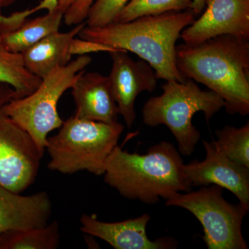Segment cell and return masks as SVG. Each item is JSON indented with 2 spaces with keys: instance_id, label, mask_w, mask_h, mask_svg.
<instances>
[{
  "instance_id": "6da1fadb",
  "label": "cell",
  "mask_w": 249,
  "mask_h": 249,
  "mask_svg": "<svg viewBox=\"0 0 249 249\" xmlns=\"http://www.w3.org/2000/svg\"><path fill=\"white\" fill-rule=\"evenodd\" d=\"M178 70L222 98L229 114H249V42L234 36L176 47Z\"/></svg>"
},
{
  "instance_id": "7a4b0ae2",
  "label": "cell",
  "mask_w": 249,
  "mask_h": 249,
  "mask_svg": "<svg viewBox=\"0 0 249 249\" xmlns=\"http://www.w3.org/2000/svg\"><path fill=\"white\" fill-rule=\"evenodd\" d=\"M192 10L143 16L127 22H112L102 27L85 26L80 38L137 54L150 64L157 79H186L176 62V42L185 28L196 19Z\"/></svg>"
},
{
  "instance_id": "3957f363",
  "label": "cell",
  "mask_w": 249,
  "mask_h": 249,
  "mask_svg": "<svg viewBox=\"0 0 249 249\" xmlns=\"http://www.w3.org/2000/svg\"><path fill=\"white\" fill-rule=\"evenodd\" d=\"M179 152L168 142L150 147L145 155L117 145L106 162L104 181L126 199L155 204L191 191Z\"/></svg>"
},
{
  "instance_id": "277c9868",
  "label": "cell",
  "mask_w": 249,
  "mask_h": 249,
  "mask_svg": "<svg viewBox=\"0 0 249 249\" xmlns=\"http://www.w3.org/2000/svg\"><path fill=\"white\" fill-rule=\"evenodd\" d=\"M124 126L73 116L63 121L58 133L48 137L45 150L48 168L63 175L88 171L104 175L109 156L118 145Z\"/></svg>"
},
{
  "instance_id": "5b68a950",
  "label": "cell",
  "mask_w": 249,
  "mask_h": 249,
  "mask_svg": "<svg viewBox=\"0 0 249 249\" xmlns=\"http://www.w3.org/2000/svg\"><path fill=\"white\" fill-rule=\"evenodd\" d=\"M163 93L147 101L142 108V120L150 127L165 124L178 142L181 155L194 152L200 132L193 125V116L203 111L207 122L224 107L220 96L211 90L204 91L190 78L183 82L166 81Z\"/></svg>"
},
{
  "instance_id": "8992f818",
  "label": "cell",
  "mask_w": 249,
  "mask_h": 249,
  "mask_svg": "<svg viewBox=\"0 0 249 249\" xmlns=\"http://www.w3.org/2000/svg\"><path fill=\"white\" fill-rule=\"evenodd\" d=\"M91 61L92 58L88 54L79 55L42 78L34 92L11 100L1 110L30 134L37 146L45 152L49 133L63 124L58 111L59 100L67 90L71 89Z\"/></svg>"
},
{
  "instance_id": "52a82bcc",
  "label": "cell",
  "mask_w": 249,
  "mask_h": 249,
  "mask_svg": "<svg viewBox=\"0 0 249 249\" xmlns=\"http://www.w3.org/2000/svg\"><path fill=\"white\" fill-rule=\"evenodd\" d=\"M223 190L216 185L202 186L196 191L178 193L165 205L182 208L196 218L202 226V239L208 249H248L242 226L249 209L240 203L228 202Z\"/></svg>"
},
{
  "instance_id": "ba28073f",
  "label": "cell",
  "mask_w": 249,
  "mask_h": 249,
  "mask_svg": "<svg viewBox=\"0 0 249 249\" xmlns=\"http://www.w3.org/2000/svg\"><path fill=\"white\" fill-rule=\"evenodd\" d=\"M44 151L0 108V186L22 193L35 182Z\"/></svg>"
},
{
  "instance_id": "9c48e42d",
  "label": "cell",
  "mask_w": 249,
  "mask_h": 249,
  "mask_svg": "<svg viewBox=\"0 0 249 249\" xmlns=\"http://www.w3.org/2000/svg\"><path fill=\"white\" fill-rule=\"evenodd\" d=\"M201 17L181 32L185 45L229 35L249 40V0H208Z\"/></svg>"
},
{
  "instance_id": "30bf717a",
  "label": "cell",
  "mask_w": 249,
  "mask_h": 249,
  "mask_svg": "<svg viewBox=\"0 0 249 249\" xmlns=\"http://www.w3.org/2000/svg\"><path fill=\"white\" fill-rule=\"evenodd\" d=\"M206 157L183 165L185 175L193 187L216 185L237 196L240 204L249 209V168L228 158L214 146L203 141Z\"/></svg>"
},
{
  "instance_id": "8fae6325",
  "label": "cell",
  "mask_w": 249,
  "mask_h": 249,
  "mask_svg": "<svg viewBox=\"0 0 249 249\" xmlns=\"http://www.w3.org/2000/svg\"><path fill=\"white\" fill-rule=\"evenodd\" d=\"M112 65L109 82L120 115L130 128L136 120V99L143 91L153 92L157 86L155 70L145 60L134 61L127 52L119 49L109 52Z\"/></svg>"
},
{
  "instance_id": "7c38bea8",
  "label": "cell",
  "mask_w": 249,
  "mask_h": 249,
  "mask_svg": "<svg viewBox=\"0 0 249 249\" xmlns=\"http://www.w3.org/2000/svg\"><path fill=\"white\" fill-rule=\"evenodd\" d=\"M151 219L147 213L139 217L117 222L98 220L96 215L84 214L80 219V231L85 235L98 237L115 249H172L178 242L170 237L151 240L146 228Z\"/></svg>"
},
{
  "instance_id": "4fadbf2b",
  "label": "cell",
  "mask_w": 249,
  "mask_h": 249,
  "mask_svg": "<svg viewBox=\"0 0 249 249\" xmlns=\"http://www.w3.org/2000/svg\"><path fill=\"white\" fill-rule=\"evenodd\" d=\"M71 89L75 116L106 124L117 122L119 109L108 76L83 71Z\"/></svg>"
},
{
  "instance_id": "5bb4252c",
  "label": "cell",
  "mask_w": 249,
  "mask_h": 249,
  "mask_svg": "<svg viewBox=\"0 0 249 249\" xmlns=\"http://www.w3.org/2000/svg\"><path fill=\"white\" fill-rule=\"evenodd\" d=\"M52 210L47 192L24 196L0 186V237L9 231L47 225Z\"/></svg>"
},
{
  "instance_id": "9a60e30c",
  "label": "cell",
  "mask_w": 249,
  "mask_h": 249,
  "mask_svg": "<svg viewBox=\"0 0 249 249\" xmlns=\"http://www.w3.org/2000/svg\"><path fill=\"white\" fill-rule=\"evenodd\" d=\"M86 25L84 22L69 32L54 33L24 51L22 58L27 70L42 79L55 69L70 63L71 41Z\"/></svg>"
},
{
  "instance_id": "2e32d148",
  "label": "cell",
  "mask_w": 249,
  "mask_h": 249,
  "mask_svg": "<svg viewBox=\"0 0 249 249\" xmlns=\"http://www.w3.org/2000/svg\"><path fill=\"white\" fill-rule=\"evenodd\" d=\"M64 15L62 11L55 10L45 16L25 21L16 30L1 33L5 45L12 52L23 53L44 37L58 32Z\"/></svg>"
},
{
  "instance_id": "e0dca14e",
  "label": "cell",
  "mask_w": 249,
  "mask_h": 249,
  "mask_svg": "<svg viewBox=\"0 0 249 249\" xmlns=\"http://www.w3.org/2000/svg\"><path fill=\"white\" fill-rule=\"evenodd\" d=\"M41 80L27 70L22 53L8 49L0 32V84L9 85L17 99L34 92Z\"/></svg>"
},
{
  "instance_id": "ac0fdd59",
  "label": "cell",
  "mask_w": 249,
  "mask_h": 249,
  "mask_svg": "<svg viewBox=\"0 0 249 249\" xmlns=\"http://www.w3.org/2000/svg\"><path fill=\"white\" fill-rule=\"evenodd\" d=\"M58 221L41 227L16 229L0 237V249H56L60 245Z\"/></svg>"
},
{
  "instance_id": "d6986e66",
  "label": "cell",
  "mask_w": 249,
  "mask_h": 249,
  "mask_svg": "<svg viewBox=\"0 0 249 249\" xmlns=\"http://www.w3.org/2000/svg\"><path fill=\"white\" fill-rule=\"evenodd\" d=\"M214 146L228 158L249 168V124L241 127L226 125L215 132Z\"/></svg>"
},
{
  "instance_id": "ffe728a7",
  "label": "cell",
  "mask_w": 249,
  "mask_h": 249,
  "mask_svg": "<svg viewBox=\"0 0 249 249\" xmlns=\"http://www.w3.org/2000/svg\"><path fill=\"white\" fill-rule=\"evenodd\" d=\"M193 0H130L114 22H127L143 16L191 10Z\"/></svg>"
},
{
  "instance_id": "44dd1931",
  "label": "cell",
  "mask_w": 249,
  "mask_h": 249,
  "mask_svg": "<svg viewBox=\"0 0 249 249\" xmlns=\"http://www.w3.org/2000/svg\"><path fill=\"white\" fill-rule=\"evenodd\" d=\"M130 0H94L87 16V26L102 27L114 22Z\"/></svg>"
},
{
  "instance_id": "7402d4cb",
  "label": "cell",
  "mask_w": 249,
  "mask_h": 249,
  "mask_svg": "<svg viewBox=\"0 0 249 249\" xmlns=\"http://www.w3.org/2000/svg\"><path fill=\"white\" fill-rule=\"evenodd\" d=\"M93 1L94 0H78L64 15L65 24L68 26H76L85 22Z\"/></svg>"
},
{
  "instance_id": "603a6c76",
  "label": "cell",
  "mask_w": 249,
  "mask_h": 249,
  "mask_svg": "<svg viewBox=\"0 0 249 249\" xmlns=\"http://www.w3.org/2000/svg\"><path fill=\"white\" fill-rule=\"evenodd\" d=\"M119 50L108 47V46L93 42V41L83 40V39L73 38L70 45V53L71 55H85L89 53L96 52H109Z\"/></svg>"
},
{
  "instance_id": "cb8c5ba5",
  "label": "cell",
  "mask_w": 249,
  "mask_h": 249,
  "mask_svg": "<svg viewBox=\"0 0 249 249\" xmlns=\"http://www.w3.org/2000/svg\"><path fill=\"white\" fill-rule=\"evenodd\" d=\"M77 1L78 0H42L40 4L34 7V10L36 12L42 9L47 10V12L59 10L65 14Z\"/></svg>"
},
{
  "instance_id": "d4e9b609",
  "label": "cell",
  "mask_w": 249,
  "mask_h": 249,
  "mask_svg": "<svg viewBox=\"0 0 249 249\" xmlns=\"http://www.w3.org/2000/svg\"><path fill=\"white\" fill-rule=\"evenodd\" d=\"M15 98L14 89L6 84H0V108Z\"/></svg>"
},
{
  "instance_id": "484cf974",
  "label": "cell",
  "mask_w": 249,
  "mask_h": 249,
  "mask_svg": "<svg viewBox=\"0 0 249 249\" xmlns=\"http://www.w3.org/2000/svg\"><path fill=\"white\" fill-rule=\"evenodd\" d=\"M207 1L208 0H193L191 10L196 16H198L203 12Z\"/></svg>"
},
{
  "instance_id": "4316f807",
  "label": "cell",
  "mask_w": 249,
  "mask_h": 249,
  "mask_svg": "<svg viewBox=\"0 0 249 249\" xmlns=\"http://www.w3.org/2000/svg\"><path fill=\"white\" fill-rule=\"evenodd\" d=\"M18 0H0V15H2L3 9L15 4Z\"/></svg>"
}]
</instances>
